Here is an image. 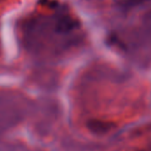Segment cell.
<instances>
[{"mask_svg": "<svg viewBox=\"0 0 151 151\" xmlns=\"http://www.w3.org/2000/svg\"><path fill=\"white\" fill-rule=\"evenodd\" d=\"M88 130L95 135H104L113 131L117 126L114 122L102 120V119H90L87 122Z\"/></svg>", "mask_w": 151, "mask_h": 151, "instance_id": "obj_1", "label": "cell"}, {"mask_svg": "<svg viewBox=\"0 0 151 151\" xmlns=\"http://www.w3.org/2000/svg\"><path fill=\"white\" fill-rule=\"evenodd\" d=\"M137 151H145V150H137Z\"/></svg>", "mask_w": 151, "mask_h": 151, "instance_id": "obj_2", "label": "cell"}]
</instances>
